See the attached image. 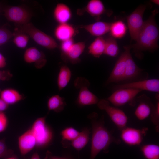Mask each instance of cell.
<instances>
[{
    "label": "cell",
    "instance_id": "10",
    "mask_svg": "<svg viewBox=\"0 0 159 159\" xmlns=\"http://www.w3.org/2000/svg\"><path fill=\"white\" fill-rule=\"evenodd\" d=\"M148 130L146 128L138 129L126 127L121 131L120 138L128 145H139L142 143Z\"/></svg>",
    "mask_w": 159,
    "mask_h": 159
},
{
    "label": "cell",
    "instance_id": "2",
    "mask_svg": "<svg viewBox=\"0 0 159 159\" xmlns=\"http://www.w3.org/2000/svg\"><path fill=\"white\" fill-rule=\"evenodd\" d=\"M158 13V10L155 9L148 18L144 21L135 43L131 45L136 57L140 58L142 51H153L158 48L159 29L155 18Z\"/></svg>",
    "mask_w": 159,
    "mask_h": 159
},
{
    "label": "cell",
    "instance_id": "16",
    "mask_svg": "<svg viewBox=\"0 0 159 159\" xmlns=\"http://www.w3.org/2000/svg\"><path fill=\"white\" fill-rule=\"evenodd\" d=\"M126 52L124 50L119 57L110 73L106 84L124 80L125 69Z\"/></svg>",
    "mask_w": 159,
    "mask_h": 159
},
{
    "label": "cell",
    "instance_id": "28",
    "mask_svg": "<svg viewBox=\"0 0 159 159\" xmlns=\"http://www.w3.org/2000/svg\"><path fill=\"white\" fill-rule=\"evenodd\" d=\"M140 150L146 159H159V146L154 144L142 145Z\"/></svg>",
    "mask_w": 159,
    "mask_h": 159
},
{
    "label": "cell",
    "instance_id": "33",
    "mask_svg": "<svg viewBox=\"0 0 159 159\" xmlns=\"http://www.w3.org/2000/svg\"><path fill=\"white\" fill-rule=\"evenodd\" d=\"M73 38L61 42L60 45L61 57L64 61L68 52L74 43Z\"/></svg>",
    "mask_w": 159,
    "mask_h": 159
},
{
    "label": "cell",
    "instance_id": "36",
    "mask_svg": "<svg viewBox=\"0 0 159 159\" xmlns=\"http://www.w3.org/2000/svg\"><path fill=\"white\" fill-rule=\"evenodd\" d=\"M8 119L4 112H0V133L7 129L8 125Z\"/></svg>",
    "mask_w": 159,
    "mask_h": 159
},
{
    "label": "cell",
    "instance_id": "8",
    "mask_svg": "<svg viewBox=\"0 0 159 159\" xmlns=\"http://www.w3.org/2000/svg\"><path fill=\"white\" fill-rule=\"evenodd\" d=\"M4 16L8 21L17 25L29 22L32 15L28 9L22 6H9L4 9Z\"/></svg>",
    "mask_w": 159,
    "mask_h": 159
},
{
    "label": "cell",
    "instance_id": "26",
    "mask_svg": "<svg viewBox=\"0 0 159 159\" xmlns=\"http://www.w3.org/2000/svg\"><path fill=\"white\" fill-rule=\"evenodd\" d=\"M90 130L85 128L80 132L78 136L71 141L69 145L78 151L83 148L87 143L89 139Z\"/></svg>",
    "mask_w": 159,
    "mask_h": 159
},
{
    "label": "cell",
    "instance_id": "40",
    "mask_svg": "<svg viewBox=\"0 0 159 159\" xmlns=\"http://www.w3.org/2000/svg\"><path fill=\"white\" fill-rule=\"evenodd\" d=\"M6 61L4 56L0 53V69L5 67L6 65Z\"/></svg>",
    "mask_w": 159,
    "mask_h": 159
},
{
    "label": "cell",
    "instance_id": "5",
    "mask_svg": "<svg viewBox=\"0 0 159 159\" xmlns=\"http://www.w3.org/2000/svg\"><path fill=\"white\" fill-rule=\"evenodd\" d=\"M98 107L105 111L111 120L118 129L121 131L126 127L127 117L121 109L110 105L107 100L102 99L97 103Z\"/></svg>",
    "mask_w": 159,
    "mask_h": 159
},
{
    "label": "cell",
    "instance_id": "18",
    "mask_svg": "<svg viewBox=\"0 0 159 159\" xmlns=\"http://www.w3.org/2000/svg\"><path fill=\"white\" fill-rule=\"evenodd\" d=\"M111 23L98 21L84 25L80 27L84 29L91 35L97 37L102 36L109 32Z\"/></svg>",
    "mask_w": 159,
    "mask_h": 159
},
{
    "label": "cell",
    "instance_id": "20",
    "mask_svg": "<svg viewBox=\"0 0 159 159\" xmlns=\"http://www.w3.org/2000/svg\"><path fill=\"white\" fill-rule=\"evenodd\" d=\"M76 32L72 25L66 23L59 24L55 29L54 34L56 38L62 42L72 38Z\"/></svg>",
    "mask_w": 159,
    "mask_h": 159
},
{
    "label": "cell",
    "instance_id": "39",
    "mask_svg": "<svg viewBox=\"0 0 159 159\" xmlns=\"http://www.w3.org/2000/svg\"><path fill=\"white\" fill-rule=\"evenodd\" d=\"M9 105L0 97V112H4L8 108Z\"/></svg>",
    "mask_w": 159,
    "mask_h": 159
},
{
    "label": "cell",
    "instance_id": "22",
    "mask_svg": "<svg viewBox=\"0 0 159 159\" xmlns=\"http://www.w3.org/2000/svg\"><path fill=\"white\" fill-rule=\"evenodd\" d=\"M85 43L80 42L74 43L67 53L64 61L69 62L74 64L80 61V57L83 52L85 48Z\"/></svg>",
    "mask_w": 159,
    "mask_h": 159
},
{
    "label": "cell",
    "instance_id": "24",
    "mask_svg": "<svg viewBox=\"0 0 159 159\" xmlns=\"http://www.w3.org/2000/svg\"><path fill=\"white\" fill-rule=\"evenodd\" d=\"M66 105L64 99L58 95L52 96L48 99L47 102L49 111H52L57 113L63 111Z\"/></svg>",
    "mask_w": 159,
    "mask_h": 159
},
{
    "label": "cell",
    "instance_id": "25",
    "mask_svg": "<svg viewBox=\"0 0 159 159\" xmlns=\"http://www.w3.org/2000/svg\"><path fill=\"white\" fill-rule=\"evenodd\" d=\"M71 72L69 68L66 65L62 66L58 74L57 83L59 91L62 90L67 85L70 80Z\"/></svg>",
    "mask_w": 159,
    "mask_h": 159
},
{
    "label": "cell",
    "instance_id": "17",
    "mask_svg": "<svg viewBox=\"0 0 159 159\" xmlns=\"http://www.w3.org/2000/svg\"><path fill=\"white\" fill-rule=\"evenodd\" d=\"M18 143L20 152L23 155L27 154L36 148V140L30 128L18 137Z\"/></svg>",
    "mask_w": 159,
    "mask_h": 159
},
{
    "label": "cell",
    "instance_id": "32",
    "mask_svg": "<svg viewBox=\"0 0 159 159\" xmlns=\"http://www.w3.org/2000/svg\"><path fill=\"white\" fill-rule=\"evenodd\" d=\"M157 101L150 116L151 121L155 126L157 131L158 132L159 130V96L156 97Z\"/></svg>",
    "mask_w": 159,
    "mask_h": 159
},
{
    "label": "cell",
    "instance_id": "9",
    "mask_svg": "<svg viewBox=\"0 0 159 159\" xmlns=\"http://www.w3.org/2000/svg\"><path fill=\"white\" fill-rule=\"evenodd\" d=\"M141 91L132 88H120L117 89L106 100L116 107L127 103L132 104L134 98Z\"/></svg>",
    "mask_w": 159,
    "mask_h": 159
},
{
    "label": "cell",
    "instance_id": "31",
    "mask_svg": "<svg viewBox=\"0 0 159 159\" xmlns=\"http://www.w3.org/2000/svg\"><path fill=\"white\" fill-rule=\"evenodd\" d=\"M80 132L74 128L69 127L65 128L61 132L63 142L72 141L79 135Z\"/></svg>",
    "mask_w": 159,
    "mask_h": 159
},
{
    "label": "cell",
    "instance_id": "11",
    "mask_svg": "<svg viewBox=\"0 0 159 159\" xmlns=\"http://www.w3.org/2000/svg\"><path fill=\"white\" fill-rule=\"evenodd\" d=\"M130 88L159 93V80L158 79H146L132 82L115 85L116 90L120 88Z\"/></svg>",
    "mask_w": 159,
    "mask_h": 159
},
{
    "label": "cell",
    "instance_id": "43",
    "mask_svg": "<svg viewBox=\"0 0 159 159\" xmlns=\"http://www.w3.org/2000/svg\"><path fill=\"white\" fill-rule=\"evenodd\" d=\"M6 159H18L16 157L13 155L9 157Z\"/></svg>",
    "mask_w": 159,
    "mask_h": 159
},
{
    "label": "cell",
    "instance_id": "34",
    "mask_svg": "<svg viewBox=\"0 0 159 159\" xmlns=\"http://www.w3.org/2000/svg\"><path fill=\"white\" fill-rule=\"evenodd\" d=\"M13 150L8 148L4 139L0 140V158L6 159L13 155Z\"/></svg>",
    "mask_w": 159,
    "mask_h": 159
},
{
    "label": "cell",
    "instance_id": "1",
    "mask_svg": "<svg viewBox=\"0 0 159 159\" xmlns=\"http://www.w3.org/2000/svg\"><path fill=\"white\" fill-rule=\"evenodd\" d=\"M92 126V137L90 154L89 159H95L101 151L108 152L109 147L112 143L117 144L120 143V140L113 136L105 126L103 117L97 119L96 113L90 115Z\"/></svg>",
    "mask_w": 159,
    "mask_h": 159
},
{
    "label": "cell",
    "instance_id": "13",
    "mask_svg": "<svg viewBox=\"0 0 159 159\" xmlns=\"http://www.w3.org/2000/svg\"><path fill=\"white\" fill-rule=\"evenodd\" d=\"M24 61L27 63H33L37 69H41L46 64L47 60L44 54L33 47L26 49L23 56Z\"/></svg>",
    "mask_w": 159,
    "mask_h": 159
},
{
    "label": "cell",
    "instance_id": "6",
    "mask_svg": "<svg viewBox=\"0 0 159 159\" xmlns=\"http://www.w3.org/2000/svg\"><path fill=\"white\" fill-rule=\"evenodd\" d=\"M90 84L89 81L82 77H78L74 81V86L79 90L77 102L80 106L97 104L99 100L97 97L88 89Z\"/></svg>",
    "mask_w": 159,
    "mask_h": 159
},
{
    "label": "cell",
    "instance_id": "41",
    "mask_svg": "<svg viewBox=\"0 0 159 159\" xmlns=\"http://www.w3.org/2000/svg\"><path fill=\"white\" fill-rule=\"evenodd\" d=\"M30 159H40V158L38 153L36 152L33 154Z\"/></svg>",
    "mask_w": 159,
    "mask_h": 159
},
{
    "label": "cell",
    "instance_id": "35",
    "mask_svg": "<svg viewBox=\"0 0 159 159\" xmlns=\"http://www.w3.org/2000/svg\"><path fill=\"white\" fill-rule=\"evenodd\" d=\"M14 35L9 30L4 28L0 29V46L6 43Z\"/></svg>",
    "mask_w": 159,
    "mask_h": 159
},
{
    "label": "cell",
    "instance_id": "42",
    "mask_svg": "<svg viewBox=\"0 0 159 159\" xmlns=\"http://www.w3.org/2000/svg\"><path fill=\"white\" fill-rule=\"evenodd\" d=\"M151 1L154 3L155 4H157V5H159V1L158 0H151Z\"/></svg>",
    "mask_w": 159,
    "mask_h": 159
},
{
    "label": "cell",
    "instance_id": "4",
    "mask_svg": "<svg viewBox=\"0 0 159 159\" xmlns=\"http://www.w3.org/2000/svg\"><path fill=\"white\" fill-rule=\"evenodd\" d=\"M16 25L19 31L28 35L38 44L50 50L58 47L57 43L52 37L37 28L31 23Z\"/></svg>",
    "mask_w": 159,
    "mask_h": 159
},
{
    "label": "cell",
    "instance_id": "29",
    "mask_svg": "<svg viewBox=\"0 0 159 159\" xmlns=\"http://www.w3.org/2000/svg\"><path fill=\"white\" fill-rule=\"evenodd\" d=\"M119 52V48L116 39L110 36L105 39L104 54L112 57H116Z\"/></svg>",
    "mask_w": 159,
    "mask_h": 159
},
{
    "label": "cell",
    "instance_id": "27",
    "mask_svg": "<svg viewBox=\"0 0 159 159\" xmlns=\"http://www.w3.org/2000/svg\"><path fill=\"white\" fill-rule=\"evenodd\" d=\"M127 29L124 22L118 20L111 23L109 32L111 36L115 39H121L126 34Z\"/></svg>",
    "mask_w": 159,
    "mask_h": 159
},
{
    "label": "cell",
    "instance_id": "7",
    "mask_svg": "<svg viewBox=\"0 0 159 159\" xmlns=\"http://www.w3.org/2000/svg\"><path fill=\"white\" fill-rule=\"evenodd\" d=\"M147 5L139 6L126 18L130 34L132 40L136 41L143 25V16Z\"/></svg>",
    "mask_w": 159,
    "mask_h": 159
},
{
    "label": "cell",
    "instance_id": "15",
    "mask_svg": "<svg viewBox=\"0 0 159 159\" xmlns=\"http://www.w3.org/2000/svg\"><path fill=\"white\" fill-rule=\"evenodd\" d=\"M126 52L125 69L124 80L133 79L138 76L143 69L139 68L134 61L130 53L131 45L125 46Z\"/></svg>",
    "mask_w": 159,
    "mask_h": 159
},
{
    "label": "cell",
    "instance_id": "21",
    "mask_svg": "<svg viewBox=\"0 0 159 159\" xmlns=\"http://www.w3.org/2000/svg\"><path fill=\"white\" fill-rule=\"evenodd\" d=\"M0 97L9 106L18 103L24 98L23 95L18 90L12 88L1 90L0 92Z\"/></svg>",
    "mask_w": 159,
    "mask_h": 159
},
{
    "label": "cell",
    "instance_id": "3",
    "mask_svg": "<svg viewBox=\"0 0 159 159\" xmlns=\"http://www.w3.org/2000/svg\"><path fill=\"white\" fill-rule=\"evenodd\" d=\"M46 117L38 118L30 128L35 138L36 148H45L52 143L54 138V133L51 127L46 122Z\"/></svg>",
    "mask_w": 159,
    "mask_h": 159
},
{
    "label": "cell",
    "instance_id": "37",
    "mask_svg": "<svg viewBox=\"0 0 159 159\" xmlns=\"http://www.w3.org/2000/svg\"><path fill=\"white\" fill-rule=\"evenodd\" d=\"M12 77V74L9 71L0 70V82L8 81Z\"/></svg>",
    "mask_w": 159,
    "mask_h": 159
},
{
    "label": "cell",
    "instance_id": "23",
    "mask_svg": "<svg viewBox=\"0 0 159 159\" xmlns=\"http://www.w3.org/2000/svg\"><path fill=\"white\" fill-rule=\"evenodd\" d=\"M105 39L102 37H97L88 47V53L96 58H99L104 54Z\"/></svg>",
    "mask_w": 159,
    "mask_h": 159
},
{
    "label": "cell",
    "instance_id": "12",
    "mask_svg": "<svg viewBox=\"0 0 159 159\" xmlns=\"http://www.w3.org/2000/svg\"><path fill=\"white\" fill-rule=\"evenodd\" d=\"M85 12L91 16L99 20L101 16L105 14L108 16L111 15L112 13L106 9L102 2L100 0H91L86 6L82 9H79L77 11V14L81 16Z\"/></svg>",
    "mask_w": 159,
    "mask_h": 159
},
{
    "label": "cell",
    "instance_id": "19",
    "mask_svg": "<svg viewBox=\"0 0 159 159\" xmlns=\"http://www.w3.org/2000/svg\"><path fill=\"white\" fill-rule=\"evenodd\" d=\"M72 15L70 9L63 3H58L54 9V18L59 24L67 23L71 19Z\"/></svg>",
    "mask_w": 159,
    "mask_h": 159
},
{
    "label": "cell",
    "instance_id": "30",
    "mask_svg": "<svg viewBox=\"0 0 159 159\" xmlns=\"http://www.w3.org/2000/svg\"><path fill=\"white\" fill-rule=\"evenodd\" d=\"M20 32L14 34L13 42L18 48L24 49L27 45L29 37L26 34Z\"/></svg>",
    "mask_w": 159,
    "mask_h": 159
},
{
    "label": "cell",
    "instance_id": "38",
    "mask_svg": "<svg viewBox=\"0 0 159 159\" xmlns=\"http://www.w3.org/2000/svg\"><path fill=\"white\" fill-rule=\"evenodd\" d=\"M44 159H69L65 158L60 157L52 155L49 151H47L46 153Z\"/></svg>",
    "mask_w": 159,
    "mask_h": 159
},
{
    "label": "cell",
    "instance_id": "14",
    "mask_svg": "<svg viewBox=\"0 0 159 159\" xmlns=\"http://www.w3.org/2000/svg\"><path fill=\"white\" fill-rule=\"evenodd\" d=\"M139 104L135 111V115L139 120H144L150 116L154 107L150 98L143 95L138 98Z\"/></svg>",
    "mask_w": 159,
    "mask_h": 159
}]
</instances>
